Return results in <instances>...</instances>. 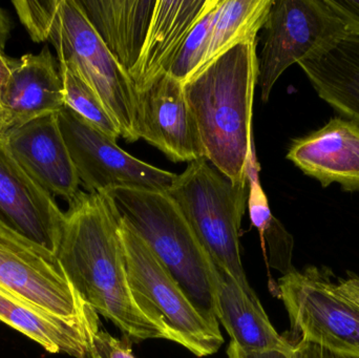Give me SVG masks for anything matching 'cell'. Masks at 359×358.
Here are the masks:
<instances>
[{
	"label": "cell",
	"instance_id": "8fae6325",
	"mask_svg": "<svg viewBox=\"0 0 359 358\" xmlns=\"http://www.w3.org/2000/svg\"><path fill=\"white\" fill-rule=\"evenodd\" d=\"M65 214L17 162L0 135V225L56 254Z\"/></svg>",
	"mask_w": 359,
	"mask_h": 358
},
{
	"label": "cell",
	"instance_id": "7402d4cb",
	"mask_svg": "<svg viewBox=\"0 0 359 358\" xmlns=\"http://www.w3.org/2000/svg\"><path fill=\"white\" fill-rule=\"evenodd\" d=\"M59 73L62 79L65 106L111 140L117 141L121 137L119 126L77 69L67 61H59Z\"/></svg>",
	"mask_w": 359,
	"mask_h": 358
},
{
	"label": "cell",
	"instance_id": "d4e9b609",
	"mask_svg": "<svg viewBox=\"0 0 359 358\" xmlns=\"http://www.w3.org/2000/svg\"><path fill=\"white\" fill-rule=\"evenodd\" d=\"M266 243L269 246L271 266L282 271L283 275L292 270L291 258H292L293 239L278 219H272L271 224L264 235V246L262 247L266 264L269 267L267 252H266Z\"/></svg>",
	"mask_w": 359,
	"mask_h": 358
},
{
	"label": "cell",
	"instance_id": "484cf974",
	"mask_svg": "<svg viewBox=\"0 0 359 358\" xmlns=\"http://www.w3.org/2000/svg\"><path fill=\"white\" fill-rule=\"evenodd\" d=\"M128 340L116 338L100 327L93 340L92 358H136Z\"/></svg>",
	"mask_w": 359,
	"mask_h": 358
},
{
	"label": "cell",
	"instance_id": "2e32d148",
	"mask_svg": "<svg viewBox=\"0 0 359 358\" xmlns=\"http://www.w3.org/2000/svg\"><path fill=\"white\" fill-rule=\"evenodd\" d=\"M219 0H157L147 40L130 73L136 92L166 74L188 34Z\"/></svg>",
	"mask_w": 359,
	"mask_h": 358
},
{
	"label": "cell",
	"instance_id": "e0dca14e",
	"mask_svg": "<svg viewBox=\"0 0 359 358\" xmlns=\"http://www.w3.org/2000/svg\"><path fill=\"white\" fill-rule=\"evenodd\" d=\"M0 321L25 334L44 350L74 358H92L93 340L101 327L92 322L63 319L0 287Z\"/></svg>",
	"mask_w": 359,
	"mask_h": 358
},
{
	"label": "cell",
	"instance_id": "8992f818",
	"mask_svg": "<svg viewBox=\"0 0 359 358\" xmlns=\"http://www.w3.org/2000/svg\"><path fill=\"white\" fill-rule=\"evenodd\" d=\"M119 221L128 284L139 308L196 357L217 353L224 344L219 321L191 302L147 243Z\"/></svg>",
	"mask_w": 359,
	"mask_h": 358
},
{
	"label": "cell",
	"instance_id": "9c48e42d",
	"mask_svg": "<svg viewBox=\"0 0 359 358\" xmlns=\"http://www.w3.org/2000/svg\"><path fill=\"white\" fill-rule=\"evenodd\" d=\"M0 287L63 319L98 313L78 294L56 254L0 225Z\"/></svg>",
	"mask_w": 359,
	"mask_h": 358
},
{
	"label": "cell",
	"instance_id": "4dcf8cb0",
	"mask_svg": "<svg viewBox=\"0 0 359 358\" xmlns=\"http://www.w3.org/2000/svg\"><path fill=\"white\" fill-rule=\"evenodd\" d=\"M11 20L10 17L6 14L4 8H0V52H4L6 42L11 33Z\"/></svg>",
	"mask_w": 359,
	"mask_h": 358
},
{
	"label": "cell",
	"instance_id": "d6986e66",
	"mask_svg": "<svg viewBox=\"0 0 359 358\" xmlns=\"http://www.w3.org/2000/svg\"><path fill=\"white\" fill-rule=\"evenodd\" d=\"M217 319L238 348L246 352L290 354L293 343L280 336L255 296L247 294L231 275L217 268Z\"/></svg>",
	"mask_w": 359,
	"mask_h": 358
},
{
	"label": "cell",
	"instance_id": "5bb4252c",
	"mask_svg": "<svg viewBox=\"0 0 359 358\" xmlns=\"http://www.w3.org/2000/svg\"><path fill=\"white\" fill-rule=\"evenodd\" d=\"M0 107L4 135L65 107L62 79L48 46L38 54L23 55L13 61Z\"/></svg>",
	"mask_w": 359,
	"mask_h": 358
},
{
	"label": "cell",
	"instance_id": "ba28073f",
	"mask_svg": "<svg viewBox=\"0 0 359 358\" xmlns=\"http://www.w3.org/2000/svg\"><path fill=\"white\" fill-rule=\"evenodd\" d=\"M331 273L316 266L293 268L278 280V296L299 340L341 358H359V310L331 291Z\"/></svg>",
	"mask_w": 359,
	"mask_h": 358
},
{
	"label": "cell",
	"instance_id": "277c9868",
	"mask_svg": "<svg viewBox=\"0 0 359 358\" xmlns=\"http://www.w3.org/2000/svg\"><path fill=\"white\" fill-rule=\"evenodd\" d=\"M100 195L163 263L191 302L217 319V267L175 200L163 191L130 187Z\"/></svg>",
	"mask_w": 359,
	"mask_h": 358
},
{
	"label": "cell",
	"instance_id": "1f68e13d",
	"mask_svg": "<svg viewBox=\"0 0 359 358\" xmlns=\"http://www.w3.org/2000/svg\"><path fill=\"white\" fill-rule=\"evenodd\" d=\"M13 61H14L13 59L8 58V57L4 56V53L0 52V97H1L4 84H6V80L10 76Z\"/></svg>",
	"mask_w": 359,
	"mask_h": 358
},
{
	"label": "cell",
	"instance_id": "ac0fdd59",
	"mask_svg": "<svg viewBox=\"0 0 359 358\" xmlns=\"http://www.w3.org/2000/svg\"><path fill=\"white\" fill-rule=\"evenodd\" d=\"M101 41L130 75L147 40L157 0H76Z\"/></svg>",
	"mask_w": 359,
	"mask_h": 358
},
{
	"label": "cell",
	"instance_id": "603a6c76",
	"mask_svg": "<svg viewBox=\"0 0 359 358\" xmlns=\"http://www.w3.org/2000/svg\"><path fill=\"white\" fill-rule=\"evenodd\" d=\"M219 4L196 23L184 40L170 64L168 74L182 84L191 79L204 63Z\"/></svg>",
	"mask_w": 359,
	"mask_h": 358
},
{
	"label": "cell",
	"instance_id": "4fadbf2b",
	"mask_svg": "<svg viewBox=\"0 0 359 358\" xmlns=\"http://www.w3.org/2000/svg\"><path fill=\"white\" fill-rule=\"evenodd\" d=\"M6 137L15 159L44 191L69 203L75 199L81 183L57 113L14 128Z\"/></svg>",
	"mask_w": 359,
	"mask_h": 358
},
{
	"label": "cell",
	"instance_id": "3957f363",
	"mask_svg": "<svg viewBox=\"0 0 359 358\" xmlns=\"http://www.w3.org/2000/svg\"><path fill=\"white\" fill-rule=\"evenodd\" d=\"M34 42H50L98 95L128 142L139 140L137 92L128 71L101 41L76 0L13 1Z\"/></svg>",
	"mask_w": 359,
	"mask_h": 358
},
{
	"label": "cell",
	"instance_id": "83f0119b",
	"mask_svg": "<svg viewBox=\"0 0 359 358\" xmlns=\"http://www.w3.org/2000/svg\"><path fill=\"white\" fill-rule=\"evenodd\" d=\"M331 291L359 310V275L349 273L344 279H339L330 285Z\"/></svg>",
	"mask_w": 359,
	"mask_h": 358
},
{
	"label": "cell",
	"instance_id": "4316f807",
	"mask_svg": "<svg viewBox=\"0 0 359 358\" xmlns=\"http://www.w3.org/2000/svg\"><path fill=\"white\" fill-rule=\"evenodd\" d=\"M333 12L345 23L350 36L359 38V0H326Z\"/></svg>",
	"mask_w": 359,
	"mask_h": 358
},
{
	"label": "cell",
	"instance_id": "cb8c5ba5",
	"mask_svg": "<svg viewBox=\"0 0 359 358\" xmlns=\"http://www.w3.org/2000/svg\"><path fill=\"white\" fill-rule=\"evenodd\" d=\"M259 165L257 162L255 149L253 147L247 163V184H248V199H247V207L249 210L251 223L259 230L261 237L262 247L264 246V235L271 224L272 216L268 204L267 197L262 188L259 182Z\"/></svg>",
	"mask_w": 359,
	"mask_h": 358
},
{
	"label": "cell",
	"instance_id": "30bf717a",
	"mask_svg": "<svg viewBox=\"0 0 359 358\" xmlns=\"http://www.w3.org/2000/svg\"><path fill=\"white\" fill-rule=\"evenodd\" d=\"M57 116L80 183L88 193L117 187L168 193L172 187L177 174L133 157L69 107Z\"/></svg>",
	"mask_w": 359,
	"mask_h": 358
},
{
	"label": "cell",
	"instance_id": "9a60e30c",
	"mask_svg": "<svg viewBox=\"0 0 359 358\" xmlns=\"http://www.w3.org/2000/svg\"><path fill=\"white\" fill-rule=\"evenodd\" d=\"M287 159L323 187L335 182L344 191H359V125L332 118L320 130L293 141Z\"/></svg>",
	"mask_w": 359,
	"mask_h": 358
},
{
	"label": "cell",
	"instance_id": "52a82bcc",
	"mask_svg": "<svg viewBox=\"0 0 359 358\" xmlns=\"http://www.w3.org/2000/svg\"><path fill=\"white\" fill-rule=\"evenodd\" d=\"M264 29L259 57L263 102L288 67L322 56L350 36L326 0H273Z\"/></svg>",
	"mask_w": 359,
	"mask_h": 358
},
{
	"label": "cell",
	"instance_id": "f1b7e54d",
	"mask_svg": "<svg viewBox=\"0 0 359 358\" xmlns=\"http://www.w3.org/2000/svg\"><path fill=\"white\" fill-rule=\"evenodd\" d=\"M290 358H341L333 353L329 352L326 349L318 346V345L311 344V343L305 342V340H299L293 343L292 352Z\"/></svg>",
	"mask_w": 359,
	"mask_h": 358
},
{
	"label": "cell",
	"instance_id": "ffe728a7",
	"mask_svg": "<svg viewBox=\"0 0 359 358\" xmlns=\"http://www.w3.org/2000/svg\"><path fill=\"white\" fill-rule=\"evenodd\" d=\"M297 64L320 99L359 125V38L349 36L322 56Z\"/></svg>",
	"mask_w": 359,
	"mask_h": 358
},
{
	"label": "cell",
	"instance_id": "44dd1931",
	"mask_svg": "<svg viewBox=\"0 0 359 358\" xmlns=\"http://www.w3.org/2000/svg\"><path fill=\"white\" fill-rule=\"evenodd\" d=\"M272 4L273 0H221L200 71L238 44L257 38Z\"/></svg>",
	"mask_w": 359,
	"mask_h": 358
},
{
	"label": "cell",
	"instance_id": "6da1fadb",
	"mask_svg": "<svg viewBox=\"0 0 359 358\" xmlns=\"http://www.w3.org/2000/svg\"><path fill=\"white\" fill-rule=\"evenodd\" d=\"M69 204L56 256L84 302L128 340H172L133 296L119 218L107 200L100 193L79 191Z\"/></svg>",
	"mask_w": 359,
	"mask_h": 358
},
{
	"label": "cell",
	"instance_id": "5b68a950",
	"mask_svg": "<svg viewBox=\"0 0 359 358\" xmlns=\"http://www.w3.org/2000/svg\"><path fill=\"white\" fill-rule=\"evenodd\" d=\"M168 195L175 200L196 237L215 262L251 296L241 259L240 230L248 184H233L208 160L190 162L177 174Z\"/></svg>",
	"mask_w": 359,
	"mask_h": 358
},
{
	"label": "cell",
	"instance_id": "7c38bea8",
	"mask_svg": "<svg viewBox=\"0 0 359 358\" xmlns=\"http://www.w3.org/2000/svg\"><path fill=\"white\" fill-rule=\"evenodd\" d=\"M137 99L139 139H144L174 162L204 159L200 130L181 82L163 74L137 92Z\"/></svg>",
	"mask_w": 359,
	"mask_h": 358
},
{
	"label": "cell",
	"instance_id": "f546056e",
	"mask_svg": "<svg viewBox=\"0 0 359 358\" xmlns=\"http://www.w3.org/2000/svg\"><path fill=\"white\" fill-rule=\"evenodd\" d=\"M291 354V353H290ZM290 354L278 352V351H268V352H246L238 348L234 343H230L227 349L228 358H290Z\"/></svg>",
	"mask_w": 359,
	"mask_h": 358
},
{
	"label": "cell",
	"instance_id": "7a4b0ae2",
	"mask_svg": "<svg viewBox=\"0 0 359 358\" xmlns=\"http://www.w3.org/2000/svg\"><path fill=\"white\" fill-rule=\"evenodd\" d=\"M257 46V37L238 44L183 84L200 130L205 158L233 184H247V163L255 147Z\"/></svg>",
	"mask_w": 359,
	"mask_h": 358
},
{
	"label": "cell",
	"instance_id": "d6a6232c",
	"mask_svg": "<svg viewBox=\"0 0 359 358\" xmlns=\"http://www.w3.org/2000/svg\"><path fill=\"white\" fill-rule=\"evenodd\" d=\"M0 135H4V123L1 109H0Z\"/></svg>",
	"mask_w": 359,
	"mask_h": 358
}]
</instances>
